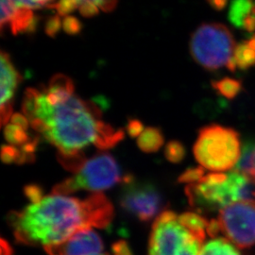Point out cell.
I'll return each instance as SVG.
<instances>
[{
    "label": "cell",
    "instance_id": "14",
    "mask_svg": "<svg viewBox=\"0 0 255 255\" xmlns=\"http://www.w3.org/2000/svg\"><path fill=\"white\" fill-rule=\"evenodd\" d=\"M46 99L50 105L57 106L68 101L74 95L75 85L68 76L64 74L54 75L45 90Z\"/></svg>",
    "mask_w": 255,
    "mask_h": 255
},
{
    "label": "cell",
    "instance_id": "20",
    "mask_svg": "<svg viewBox=\"0 0 255 255\" xmlns=\"http://www.w3.org/2000/svg\"><path fill=\"white\" fill-rule=\"evenodd\" d=\"M179 219L182 225L190 230L193 234L200 237L202 241L205 240L207 236V228L209 225V220L204 219L197 213L187 212L179 216Z\"/></svg>",
    "mask_w": 255,
    "mask_h": 255
},
{
    "label": "cell",
    "instance_id": "13",
    "mask_svg": "<svg viewBox=\"0 0 255 255\" xmlns=\"http://www.w3.org/2000/svg\"><path fill=\"white\" fill-rule=\"evenodd\" d=\"M55 0H1L0 27L3 31L9 21L21 9H34L52 8Z\"/></svg>",
    "mask_w": 255,
    "mask_h": 255
},
{
    "label": "cell",
    "instance_id": "17",
    "mask_svg": "<svg viewBox=\"0 0 255 255\" xmlns=\"http://www.w3.org/2000/svg\"><path fill=\"white\" fill-rule=\"evenodd\" d=\"M124 137L125 132L122 128L116 129L112 125L101 121L99 136L95 143V146L101 150L111 149L117 146L119 142H121Z\"/></svg>",
    "mask_w": 255,
    "mask_h": 255
},
{
    "label": "cell",
    "instance_id": "11",
    "mask_svg": "<svg viewBox=\"0 0 255 255\" xmlns=\"http://www.w3.org/2000/svg\"><path fill=\"white\" fill-rule=\"evenodd\" d=\"M1 107H9L22 77L12 64L9 55L1 51Z\"/></svg>",
    "mask_w": 255,
    "mask_h": 255
},
{
    "label": "cell",
    "instance_id": "38",
    "mask_svg": "<svg viewBox=\"0 0 255 255\" xmlns=\"http://www.w3.org/2000/svg\"></svg>",
    "mask_w": 255,
    "mask_h": 255
},
{
    "label": "cell",
    "instance_id": "21",
    "mask_svg": "<svg viewBox=\"0 0 255 255\" xmlns=\"http://www.w3.org/2000/svg\"><path fill=\"white\" fill-rule=\"evenodd\" d=\"M212 87L219 96L228 100H233L242 92V82L232 78H223L212 82Z\"/></svg>",
    "mask_w": 255,
    "mask_h": 255
},
{
    "label": "cell",
    "instance_id": "40",
    "mask_svg": "<svg viewBox=\"0 0 255 255\" xmlns=\"http://www.w3.org/2000/svg\"></svg>",
    "mask_w": 255,
    "mask_h": 255
},
{
    "label": "cell",
    "instance_id": "6",
    "mask_svg": "<svg viewBox=\"0 0 255 255\" xmlns=\"http://www.w3.org/2000/svg\"><path fill=\"white\" fill-rule=\"evenodd\" d=\"M203 244L204 241L182 225L177 214L167 210L155 219L147 255H200Z\"/></svg>",
    "mask_w": 255,
    "mask_h": 255
},
{
    "label": "cell",
    "instance_id": "25",
    "mask_svg": "<svg viewBox=\"0 0 255 255\" xmlns=\"http://www.w3.org/2000/svg\"><path fill=\"white\" fill-rule=\"evenodd\" d=\"M204 169L205 168H203L202 166L188 168L179 177L178 180H179L180 182L189 183V184L200 182L201 179L204 177V175H205V170Z\"/></svg>",
    "mask_w": 255,
    "mask_h": 255
},
{
    "label": "cell",
    "instance_id": "37",
    "mask_svg": "<svg viewBox=\"0 0 255 255\" xmlns=\"http://www.w3.org/2000/svg\"><path fill=\"white\" fill-rule=\"evenodd\" d=\"M1 255H13L11 247L5 239L1 240Z\"/></svg>",
    "mask_w": 255,
    "mask_h": 255
},
{
    "label": "cell",
    "instance_id": "23",
    "mask_svg": "<svg viewBox=\"0 0 255 255\" xmlns=\"http://www.w3.org/2000/svg\"><path fill=\"white\" fill-rule=\"evenodd\" d=\"M57 158L60 164H62L66 170L75 174L78 173L82 169L83 164L87 161L82 151L69 154L58 152Z\"/></svg>",
    "mask_w": 255,
    "mask_h": 255
},
{
    "label": "cell",
    "instance_id": "34",
    "mask_svg": "<svg viewBox=\"0 0 255 255\" xmlns=\"http://www.w3.org/2000/svg\"><path fill=\"white\" fill-rule=\"evenodd\" d=\"M10 123L22 128L26 130L28 128V126L30 124L27 117L25 115H22V114H19V113H15V114L12 115V117L10 119Z\"/></svg>",
    "mask_w": 255,
    "mask_h": 255
},
{
    "label": "cell",
    "instance_id": "16",
    "mask_svg": "<svg viewBox=\"0 0 255 255\" xmlns=\"http://www.w3.org/2000/svg\"><path fill=\"white\" fill-rule=\"evenodd\" d=\"M164 143V134L160 128H146L137 138V146L146 153L158 151Z\"/></svg>",
    "mask_w": 255,
    "mask_h": 255
},
{
    "label": "cell",
    "instance_id": "27",
    "mask_svg": "<svg viewBox=\"0 0 255 255\" xmlns=\"http://www.w3.org/2000/svg\"><path fill=\"white\" fill-rule=\"evenodd\" d=\"M79 6L80 3L78 0H58L55 2L52 8L57 10L58 15L67 16V14L71 13Z\"/></svg>",
    "mask_w": 255,
    "mask_h": 255
},
{
    "label": "cell",
    "instance_id": "32",
    "mask_svg": "<svg viewBox=\"0 0 255 255\" xmlns=\"http://www.w3.org/2000/svg\"><path fill=\"white\" fill-rule=\"evenodd\" d=\"M144 124L139 119H129L128 122L127 131L128 135L132 138L139 137L144 131Z\"/></svg>",
    "mask_w": 255,
    "mask_h": 255
},
{
    "label": "cell",
    "instance_id": "2",
    "mask_svg": "<svg viewBox=\"0 0 255 255\" xmlns=\"http://www.w3.org/2000/svg\"><path fill=\"white\" fill-rule=\"evenodd\" d=\"M102 110L94 101H83L73 95L62 104L53 106L51 118L46 122L47 129L43 134L58 152L69 154L82 151L96 143Z\"/></svg>",
    "mask_w": 255,
    "mask_h": 255
},
{
    "label": "cell",
    "instance_id": "22",
    "mask_svg": "<svg viewBox=\"0 0 255 255\" xmlns=\"http://www.w3.org/2000/svg\"><path fill=\"white\" fill-rule=\"evenodd\" d=\"M4 137L9 145L14 146H22L31 140L26 129L11 123L5 126Z\"/></svg>",
    "mask_w": 255,
    "mask_h": 255
},
{
    "label": "cell",
    "instance_id": "19",
    "mask_svg": "<svg viewBox=\"0 0 255 255\" xmlns=\"http://www.w3.org/2000/svg\"><path fill=\"white\" fill-rule=\"evenodd\" d=\"M255 144L251 141L246 142L242 147V153L235 169L244 174L255 184Z\"/></svg>",
    "mask_w": 255,
    "mask_h": 255
},
{
    "label": "cell",
    "instance_id": "31",
    "mask_svg": "<svg viewBox=\"0 0 255 255\" xmlns=\"http://www.w3.org/2000/svg\"><path fill=\"white\" fill-rule=\"evenodd\" d=\"M24 193L26 195L28 201H30V203L36 202V201L41 200L45 195L43 193V190L40 186H38L37 184H29L24 188Z\"/></svg>",
    "mask_w": 255,
    "mask_h": 255
},
{
    "label": "cell",
    "instance_id": "3",
    "mask_svg": "<svg viewBox=\"0 0 255 255\" xmlns=\"http://www.w3.org/2000/svg\"><path fill=\"white\" fill-rule=\"evenodd\" d=\"M255 185L244 174L236 169L230 172L205 174L200 182L186 186L190 205L201 212H216L238 201L253 199Z\"/></svg>",
    "mask_w": 255,
    "mask_h": 255
},
{
    "label": "cell",
    "instance_id": "30",
    "mask_svg": "<svg viewBox=\"0 0 255 255\" xmlns=\"http://www.w3.org/2000/svg\"><path fill=\"white\" fill-rule=\"evenodd\" d=\"M79 10L84 17H93L98 15L100 12L99 7L91 0H84L79 6Z\"/></svg>",
    "mask_w": 255,
    "mask_h": 255
},
{
    "label": "cell",
    "instance_id": "36",
    "mask_svg": "<svg viewBox=\"0 0 255 255\" xmlns=\"http://www.w3.org/2000/svg\"><path fill=\"white\" fill-rule=\"evenodd\" d=\"M207 2L210 6L216 10L224 9L228 4V0H207Z\"/></svg>",
    "mask_w": 255,
    "mask_h": 255
},
{
    "label": "cell",
    "instance_id": "24",
    "mask_svg": "<svg viewBox=\"0 0 255 255\" xmlns=\"http://www.w3.org/2000/svg\"><path fill=\"white\" fill-rule=\"evenodd\" d=\"M186 155V149L182 142L172 140L169 141L164 148L165 158L172 164H179L184 159Z\"/></svg>",
    "mask_w": 255,
    "mask_h": 255
},
{
    "label": "cell",
    "instance_id": "12",
    "mask_svg": "<svg viewBox=\"0 0 255 255\" xmlns=\"http://www.w3.org/2000/svg\"><path fill=\"white\" fill-rule=\"evenodd\" d=\"M228 18L237 28L255 32V0H233Z\"/></svg>",
    "mask_w": 255,
    "mask_h": 255
},
{
    "label": "cell",
    "instance_id": "7",
    "mask_svg": "<svg viewBox=\"0 0 255 255\" xmlns=\"http://www.w3.org/2000/svg\"><path fill=\"white\" fill-rule=\"evenodd\" d=\"M124 180L116 159L109 153L93 156L83 164L82 169L64 182L58 183L53 193L70 195L80 190L100 193L110 189Z\"/></svg>",
    "mask_w": 255,
    "mask_h": 255
},
{
    "label": "cell",
    "instance_id": "1",
    "mask_svg": "<svg viewBox=\"0 0 255 255\" xmlns=\"http://www.w3.org/2000/svg\"><path fill=\"white\" fill-rule=\"evenodd\" d=\"M113 219L114 206L102 192L85 200L52 192L9 216L19 243L44 249L63 243L82 229H105Z\"/></svg>",
    "mask_w": 255,
    "mask_h": 255
},
{
    "label": "cell",
    "instance_id": "5",
    "mask_svg": "<svg viewBox=\"0 0 255 255\" xmlns=\"http://www.w3.org/2000/svg\"><path fill=\"white\" fill-rule=\"evenodd\" d=\"M236 46L231 30L219 23H204L197 27L189 44L192 58L210 71L228 68Z\"/></svg>",
    "mask_w": 255,
    "mask_h": 255
},
{
    "label": "cell",
    "instance_id": "15",
    "mask_svg": "<svg viewBox=\"0 0 255 255\" xmlns=\"http://www.w3.org/2000/svg\"><path fill=\"white\" fill-rule=\"evenodd\" d=\"M255 66V34L237 44L228 69L232 72Z\"/></svg>",
    "mask_w": 255,
    "mask_h": 255
},
{
    "label": "cell",
    "instance_id": "4",
    "mask_svg": "<svg viewBox=\"0 0 255 255\" xmlns=\"http://www.w3.org/2000/svg\"><path fill=\"white\" fill-rule=\"evenodd\" d=\"M196 160L213 172L232 170L242 153L239 133L217 124L201 128L193 147Z\"/></svg>",
    "mask_w": 255,
    "mask_h": 255
},
{
    "label": "cell",
    "instance_id": "35",
    "mask_svg": "<svg viewBox=\"0 0 255 255\" xmlns=\"http://www.w3.org/2000/svg\"><path fill=\"white\" fill-rule=\"evenodd\" d=\"M118 5V0H103L101 9L105 12H111L116 9Z\"/></svg>",
    "mask_w": 255,
    "mask_h": 255
},
{
    "label": "cell",
    "instance_id": "29",
    "mask_svg": "<svg viewBox=\"0 0 255 255\" xmlns=\"http://www.w3.org/2000/svg\"><path fill=\"white\" fill-rule=\"evenodd\" d=\"M62 28H63V21L61 20L60 15H53L46 19L45 32L47 36L55 38L59 34Z\"/></svg>",
    "mask_w": 255,
    "mask_h": 255
},
{
    "label": "cell",
    "instance_id": "9",
    "mask_svg": "<svg viewBox=\"0 0 255 255\" xmlns=\"http://www.w3.org/2000/svg\"><path fill=\"white\" fill-rule=\"evenodd\" d=\"M126 186L120 203L124 210L141 221L153 219L162 207V197L151 184L134 183L130 176L124 178Z\"/></svg>",
    "mask_w": 255,
    "mask_h": 255
},
{
    "label": "cell",
    "instance_id": "39",
    "mask_svg": "<svg viewBox=\"0 0 255 255\" xmlns=\"http://www.w3.org/2000/svg\"></svg>",
    "mask_w": 255,
    "mask_h": 255
},
{
    "label": "cell",
    "instance_id": "28",
    "mask_svg": "<svg viewBox=\"0 0 255 255\" xmlns=\"http://www.w3.org/2000/svg\"><path fill=\"white\" fill-rule=\"evenodd\" d=\"M20 158V149L11 145H3L1 159L5 164H17Z\"/></svg>",
    "mask_w": 255,
    "mask_h": 255
},
{
    "label": "cell",
    "instance_id": "18",
    "mask_svg": "<svg viewBox=\"0 0 255 255\" xmlns=\"http://www.w3.org/2000/svg\"><path fill=\"white\" fill-rule=\"evenodd\" d=\"M200 255H241L237 247L224 237H214L204 242Z\"/></svg>",
    "mask_w": 255,
    "mask_h": 255
},
{
    "label": "cell",
    "instance_id": "26",
    "mask_svg": "<svg viewBox=\"0 0 255 255\" xmlns=\"http://www.w3.org/2000/svg\"><path fill=\"white\" fill-rule=\"evenodd\" d=\"M82 23L73 15H67L63 20V29L64 32L70 36H75L81 33L82 30Z\"/></svg>",
    "mask_w": 255,
    "mask_h": 255
},
{
    "label": "cell",
    "instance_id": "8",
    "mask_svg": "<svg viewBox=\"0 0 255 255\" xmlns=\"http://www.w3.org/2000/svg\"><path fill=\"white\" fill-rule=\"evenodd\" d=\"M221 233L235 246L248 249L255 245V201H238L219 211Z\"/></svg>",
    "mask_w": 255,
    "mask_h": 255
},
{
    "label": "cell",
    "instance_id": "10",
    "mask_svg": "<svg viewBox=\"0 0 255 255\" xmlns=\"http://www.w3.org/2000/svg\"><path fill=\"white\" fill-rule=\"evenodd\" d=\"M48 255H101L103 243L93 228L82 229L63 243L45 248Z\"/></svg>",
    "mask_w": 255,
    "mask_h": 255
},
{
    "label": "cell",
    "instance_id": "33",
    "mask_svg": "<svg viewBox=\"0 0 255 255\" xmlns=\"http://www.w3.org/2000/svg\"><path fill=\"white\" fill-rule=\"evenodd\" d=\"M113 253L114 255H132L127 242L123 240L118 241L113 245Z\"/></svg>",
    "mask_w": 255,
    "mask_h": 255
}]
</instances>
